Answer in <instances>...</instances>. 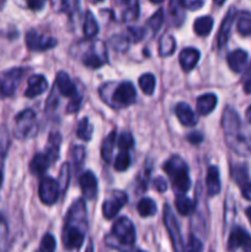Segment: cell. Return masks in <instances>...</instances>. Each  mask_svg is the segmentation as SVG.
Returning <instances> with one entry per match:
<instances>
[{
	"label": "cell",
	"instance_id": "obj_58",
	"mask_svg": "<svg viewBox=\"0 0 251 252\" xmlns=\"http://www.w3.org/2000/svg\"><path fill=\"white\" fill-rule=\"evenodd\" d=\"M149 1L154 2V4H160V2H162V1H164V0H149Z\"/></svg>",
	"mask_w": 251,
	"mask_h": 252
},
{
	"label": "cell",
	"instance_id": "obj_43",
	"mask_svg": "<svg viewBox=\"0 0 251 252\" xmlns=\"http://www.w3.org/2000/svg\"><path fill=\"white\" fill-rule=\"evenodd\" d=\"M71 159H73V162L76 169L81 167L84 160H85V149L81 145H75L71 149Z\"/></svg>",
	"mask_w": 251,
	"mask_h": 252
},
{
	"label": "cell",
	"instance_id": "obj_39",
	"mask_svg": "<svg viewBox=\"0 0 251 252\" xmlns=\"http://www.w3.org/2000/svg\"><path fill=\"white\" fill-rule=\"evenodd\" d=\"M162 22H164V11H162L161 9H159L149 20H148L147 26L148 29H150V31H152L153 33H157L160 30V27H161Z\"/></svg>",
	"mask_w": 251,
	"mask_h": 252
},
{
	"label": "cell",
	"instance_id": "obj_28",
	"mask_svg": "<svg viewBox=\"0 0 251 252\" xmlns=\"http://www.w3.org/2000/svg\"><path fill=\"white\" fill-rule=\"evenodd\" d=\"M10 245L11 241H10L9 226L2 214L0 213V252H9Z\"/></svg>",
	"mask_w": 251,
	"mask_h": 252
},
{
	"label": "cell",
	"instance_id": "obj_33",
	"mask_svg": "<svg viewBox=\"0 0 251 252\" xmlns=\"http://www.w3.org/2000/svg\"><path fill=\"white\" fill-rule=\"evenodd\" d=\"M137 211L140 217L148 218V217H152L157 213V204H155V202L153 201V199L143 198L140 199L139 203H138Z\"/></svg>",
	"mask_w": 251,
	"mask_h": 252
},
{
	"label": "cell",
	"instance_id": "obj_42",
	"mask_svg": "<svg viewBox=\"0 0 251 252\" xmlns=\"http://www.w3.org/2000/svg\"><path fill=\"white\" fill-rule=\"evenodd\" d=\"M117 145L122 152H127V150H129L130 148L134 145V139H133L132 134H130L129 132H123L122 134L118 137Z\"/></svg>",
	"mask_w": 251,
	"mask_h": 252
},
{
	"label": "cell",
	"instance_id": "obj_30",
	"mask_svg": "<svg viewBox=\"0 0 251 252\" xmlns=\"http://www.w3.org/2000/svg\"><path fill=\"white\" fill-rule=\"evenodd\" d=\"M84 34H85L86 38H93L96 34L98 33V25L96 19L94 17L93 12L86 11L85 14V20H84Z\"/></svg>",
	"mask_w": 251,
	"mask_h": 252
},
{
	"label": "cell",
	"instance_id": "obj_37",
	"mask_svg": "<svg viewBox=\"0 0 251 252\" xmlns=\"http://www.w3.org/2000/svg\"><path fill=\"white\" fill-rule=\"evenodd\" d=\"M155 76L153 74H143L139 78V86L142 91L147 95H152L155 90Z\"/></svg>",
	"mask_w": 251,
	"mask_h": 252
},
{
	"label": "cell",
	"instance_id": "obj_1",
	"mask_svg": "<svg viewBox=\"0 0 251 252\" xmlns=\"http://www.w3.org/2000/svg\"><path fill=\"white\" fill-rule=\"evenodd\" d=\"M86 208L83 199L74 202L66 214L65 225L63 229V245L66 250H78L85 240V233L88 229Z\"/></svg>",
	"mask_w": 251,
	"mask_h": 252
},
{
	"label": "cell",
	"instance_id": "obj_26",
	"mask_svg": "<svg viewBox=\"0 0 251 252\" xmlns=\"http://www.w3.org/2000/svg\"><path fill=\"white\" fill-rule=\"evenodd\" d=\"M176 49V41H175L174 36L166 33L160 38L159 41V54L161 57H169Z\"/></svg>",
	"mask_w": 251,
	"mask_h": 252
},
{
	"label": "cell",
	"instance_id": "obj_60",
	"mask_svg": "<svg viewBox=\"0 0 251 252\" xmlns=\"http://www.w3.org/2000/svg\"><path fill=\"white\" fill-rule=\"evenodd\" d=\"M94 2H101V1H103V0H93Z\"/></svg>",
	"mask_w": 251,
	"mask_h": 252
},
{
	"label": "cell",
	"instance_id": "obj_17",
	"mask_svg": "<svg viewBox=\"0 0 251 252\" xmlns=\"http://www.w3.org/2000/svg\"><path fill=\"white\" fill-rule=\"evenodd\" d=\"M47 88H48V83L43 75H32L27 83L25 96L29 98L36 97V96L42 95L47 90Z\"/></svg>",
	"mask_w": 251,
	"mask_h": 252
},
{
	"label": "cell",
	"instance_id": "obj_48",
	"mask_svg": "<svg viewBox=\"0 0 251 252\" xmlns=\"http://www.w3.org/2000/svg\"><path fill=\"white\" fill-rule=\"evenodd\" d=\"M17 5L22 7H29V9L34 10H41L44 5V0H15Z\"/></svg>",
	"mask_w": 251,
	"mask_h": 252
},
{
	"label": "cell",
	"instance_id": "obj_27",
	"mask_svg": "<svg viewBox=\"0 0 251 252\" xmlns=\"http://www.w3.org/2000/svg\"><path fill=\"white\" fill-rule=\"evenodd\" d=\"M52 6L56 11L73 14L79 10V0H52Z\"/></svg>",
	"mask_w": 251,
	"mask_h": 252
},
{
	"label": "cell",
	"instance_id": "obj_51",
	"mask_svg": "<svg viewBox=\"0 0 251 252\" xmlns=\"http://www.w3.org/2000/svg\"><path fill=\"white\" fill-rule=\"evenodd\" d=\"M187 140H188L191 144H199V143L203 140V135L199 132H192L187 135Z\"/></svg>",
	"mask_w": 251,
	"mask_h": 252
},
{
	"label": "cell",
	"instance_id": "obj_24",
	"mask_svg": "<svg viewBox=\"0 0 251 252\" xmlns=\"http://www.w3.org/2000/svg\"><path fill=\"white\" fill-rule=\"evenodd\" d=\"M61 143H62L61 134H59L58 132L51 133L48 143H47V152H46V155L48 157V159L51 160V162H54L57 159H58Z\"/></svg>",
	"mask_w": 251,
	"mask_h": 252
},
{
	"label": "cell",
	"instance_id": "obj_31",
	"mask_svg": "<svg viewBox=\"0 0 251 252\" xmlns=\"http://www.w3.org/2000/svg\"><path fill=\"white\" fill-rule=\"evenodd\" d=\"M175 206H176L177 212L181 216H189L194 209V203L186 197L185 194H177L176 201H175Z\"/></svg>",
	"mask_w": 251,
	"mask_h": 252
},
{
	"label": "cell",
	"instance_id": "obj_19",
	"mask_svg": "<svg viewBox=\"0 0 251 252\" xmlns=\"http://www.w3.org/2000/svg\"><path fill=\"white\" fill-rule=\"evenodd\" d=\"M228 65L235 73H241L248 63V53L243 49H235L228 54Z\"/></svg>",
	"mask_w": 251,
	"mask_h": 252
},
{
	"label": "cell",
	"instance_id": "obj_54",
	"mask_svg": "<svg viewBox=\"0 0 251 252\" xmlns=\"http://www.w3.org/2000/svg\"><path fill=\"white\" fill-rule=\"evenodd\" d=\"M246 120L249 121V123H251V106L246 110Z\"/></svg>",
	"mask_w": 251,
	"mask_h": 252
},
{
	"label": "cell",
	"instance_id": "obj_10",
	"mask_svg": "<svg viewBox=\"0 0 251 252\" xmlns=\"http://www.w3.org/2000/svg\"><path fill=\"white\" fill-rule=\"evenodd\" d=\"M25 41H26V46L29 47V49L38 52L53 48L58 43L56 38H53L51 36H47V34L39 33L36 30H30V31H27Z\"/></svg>",
	"mask_w": 251,
	"mask_h": 252
},
{
	"label": "cell",
	"instance_id": "obj_34",
	"mask_svg": "<svg viewBox=\"0 0 251 252\" xmlns=\"http://www.w3.org/2000/svg\"><path fill=\"white\" fill-rule=\"evenodd\" d=\"M231 177H233L234 181H235L240 187L244 186L245 184H248L249 174L245 165H233V166H231Z\"/></svg>",
	"mask_w": 251,
	"mask_h": 252
},
{
	"label": "cell",
	"instance_id": "obj_56",
	"mask_svg": "<svg viewBox=\"0 0 251 252\" xmlns=\"http://www.w3.org/2000/svg\"><path fill=\"white\" fill-rule=\"evenodd\" d=\"M86 252H94V248H93V244H89L88 249H86Z\"/></svg>",
	"mask_w": 251,
	"mask_h": 252
},
{
	"label": "cell",
	"instance_id": "obj_16",
	"mask_svg": "<svg viewBox=\"0 0 251 252\" xmlns=\"http://www.w3.org/2000/svg\"><path fill=\"white\" fill-rule=\"evenodd\" d=\"M56 85L57 88H58L59 93L63 96H66V97L70 98L79 96L75 85H74V83L71 81V79L69 78V75L65 71H59V73L57 74Z\"/></svg>",
	"mask_w": 251,
	"mask_h": 252
},
{
	"label": "cell",
	"instance_id": "obj_44",
	"mask_svg": "<svg viewBox=\"0 0 251 252\" xmlns=\"http://www.w3.org/2000/svg\"><path fill=\"white\" fill-rule=\"evenodd\" d=\"M56 239L51 234H46L43 236L41 241V245H39V251L41 252H54L56 251Z\"/></svg>",
	"mask_w": 251,
	"mask_h": 252
},
{
	"label": "cell",
	"instance_id": "obj_20",
	"mask_svg": "<svg viewBox=\"0 0 251 252\" xmlns=\"http://www.w3.org/2000/svg\"><path fill=\"white\" fill-rule=\"evenodd\" d=\"M179 61L180 65H181V68L184 69L185 71L192 70L199 61V52L197 51L196 48H192V47L185 48L184 51L180 53Z\"/></svg>",
	"mask_w": 251,
	"mask_h": 252
},
{
	"label": "cell",
	"instance_id": "obj_25",
	"mask_svg": "<svg viewBox=\"0 0 251 252\" xmlns=\"http://www.w3.org/2000/svg\"><path fill=\"white\" fill-rule=\"evenodd\" d=\"M213 29V19L211 16H201L194 21L193 30L198 36H208Z\"/></svg>",
	"mask_w": 251,
	"mask_h": 252
},
{
	"label": "cell",
	"instance_id": "obj_14",
	"mask_svg": "<svg viewBox=\"0 0 251 252\" xmlns=\"http://www.w3.org/2000/svg\"><path fill=\"white\" fill-rule=\"evenodd\" d=\"M79 185H80L81 192L86 199H94L97 193V180L91 171H85L79 177Z\"/></svg>",
	"mask_w": 251,
	"mask_h": 252
},
{
	"label": "cell",
	"instance_id": "obj_5",
	"mask_svg": "<svg viewBox=\"0 0 251 252\" xmlns=\"http://www.w3.org/2000/svg\"><path fill=\"white\" fill-rule=\"evenodd\" d=\"M36 115L32 110L21 111L17 113L14 122V137L20 140H25L31 138L36 133Z\"/></svg>",
	"mask_w": 251,
	"mask_h": 252
},
{
	"label": "cell",
	"instance_id": "obj_49",
	"mask_svg": "<svg viewBox=\"0 0 251 252\" xmlns=\"http://www.w3.org/2000/svg\"><path fill=\"white\" fill-rule=\"evenodd\" d=\"M80 101H81V96H76V97L71 98L70 102L68 103L66 106V112L68 113H74L79 110V106H80Z\"/></svg>",
	"mask_w": 251,
	"mask_h": 252
},
{
	"label": "cell",
	"instance_id": "obj_57",
	"mask_svg": "<svg viewBox=\"0 0 251 252\" xmlns=\"http://www.w3.org/2000/svg\"><path fill=\"white\" fill-rule=\"evenodd\" d=\"M2 180H4V177H2V171H1V167H0V189H1Z\"/></svg>",
	"mask_w": 251,
	"mask_h": 252
},
{
	"label": "cell",
	"instance_id": "obj_6",
	"mask_svg": "<svg viewBox=\"0 0 251 252\" xmlns=\"http://www.w3.org/2000/svg\"><path fill=\"white\" fill-rule=\"evenodd\" d=\"M25 73V68H11L0 74V98L11 97L14 95Z\"/></svg>",
	"mask_w": 251,
	"mask_h": 252
},
{
	"label": "cell",
	"instance_id": "obj_29",
	"mask_svg": "<svg viewBox=\"0 0 251 252\" xmlns=\"http://www.w3.org/2000/svg\"><path fill=\"white\" fill-rule=\"evenodd\" d=\"M116 130H112L107 137L105 138V140L102 142V147H101V157L105 160L106 162H110L111 158H112L113 153V147H115L116 143Z\"/></svg>",
	"mask_w": 251,
	"mask_h": 252
},
{
	"label": "cell",
	"instance_id": "obj_47",
	"mask_svg": "<svg viewBox=\"0 0 251 252\" xmlns=\"http://www.w3.org/2000/svg\"><path fill=\"white\" fill-rule=\"evenodd\" d=\"M186 252H203V244L198 238L191 235L188 238V241H187Z\"/></svg>",
	"mask_w": 251,
	"mask_h": 252
},
{
	"label": "cell",
	"instance_id": "obj_41",
	"mask_svg": "<svg viewBox=\"0 0 251 252\" xmlns=\"http://www.w3.org/2000/svg\"><path fill=\"white\" fill-rule=\"evenodd\" d=\"M130 165V158L127 152H121L116 157L115 160V170L117 171H126Z\"/></svg>",
	"mask_w": 251,
	"mask_h": 252
},
{
	"label": "cell",
	"instance_id": "obj_53",
	"mask_svg": "<svg viewBox=\"0 0 251 252\" xmlns=\"http://www.w3.org/2000/svg\"><path fill=\"white\" fill-rule=\"evenodd\" d=\"M244 90L246 94H251V76H249L244 83Z\"/></svg>",
	"mask_w": 251,
	"mask_h": 252
},
{
	"label": "cell",
	"instance_id": "obj_40",
	"mask_svg": "<svg viewBox=\"0 0 251 252\" xmlns=\"http://www.w3.org/2000/svg\"><path fill=\"white\" fill-rule=\"evenodd\" d=\"M69 179H70V167H69V164H63L62 165L61 172H59V180H58V185H59V189L62 191V193L66 191L69 185Z\"/></svg>",
	"mask_w": 251,
	"mask_h": 252
},
{
	"label": "cell",
	"instance_id": "obj_3",
	"mask_svg": "<svg viewBox=\"0 0 251 252\" xmlns=\"http://www.w3.org/2000/svg\"><path fill=\"white\" fill-rule=\"evenodd\" d=\"M106 243L111 248H116L121 251H127L132 248L135 243V229L132 221L126 217L118 218L113 224Z\"/></svg>",
	"mask_w": 251,
	"mask_h": 252
},
{
	"label": "cell",
	"instance_id": "obj_7",
	"mask_svg": "<svg viewBox=\"0 0 251 252\" xmlns=\"http://www.w3.org/2000/svg\"><path fill=\"white\" fill-rule=\"evenodd\" d=\"M88 51L81 58L84 65L91 69H97L107 62V51L102 41H95L88 44Z\"/></svg>",
	"mask_w": 251,
	"mask_h": 252
},
{
	"label": "cell",
	"instance_id": "obj_50",
	"mask_svg": "<svg viewBox=\"0 0 251 252\" xmlns=\"http://www.w3.org/2000/svg\"><path fill=\"white\" fill-rule=\"evenodd\" d=\"M154 189L159 192H165L167 189V184L162 177H157L154 180Z\"/></svg>",
	"mask_w": 251,
	"mask_h": 252
},
{
	"label": "cell",
	"instance_id": "obj_8",
	"mask_svg": "<svg viewBox=\"0 0 251 252\" xmlns=\"http://www.w3.org/2000/svg\"><path fill=\"white\" fill-rule=\"evenodd\" d=\"M162 218H164L165 228H166L170 239H171L175 252H184L185 245L184 240H182L181 231H180L179 228V224H177L176 218H175L174 212H172V209L167 204H165L164 207V216H162Z\"/></svg>",
	"mask_w": 251,
	"mask_h": 252
},
{
	"label": "cell",
	"instance_id": "obj_2",
	"mask_svg": "<svg viewBox=\"0 0 251 252\" xmlns=\"http://www.w3.org/2000/svg\"><path fill=\"white\" fill-rule=\"evenodd\" d=\"M221 127L224 130L225 143L234 153L243 157L251 155V138L241 132V122L239 115L231 107H226L221 117Z\"/></svg>",
	"mask_w": 251,
	"mask_h": 252
},
{
	"label": "cell",
	"instance_id": "obj_4",
	"mask_svg": "<svg viewBox=\"0 0 251 252\" xmlns=\"http://www.w3.org/2000/svg\"><path fill=\"white\" fill-rule=\"evenodd\" d=\"M164 171L169 175L174 189L179 194L186 193L191 187V180L188 175V167L186 162L177 155L170 158L164 164Z\"/></svg>",
	"mask_w": 251,
	"mask_h": 252
},
{
	"label": "cell",
	"instance_id": "obj_46",
	"mask_svg": "<svg viewBox=\"0 0 251 252\" xmlns=\"http://www.w3.org/2000/svg\"><path fill=\"white\" fill-rule=\"evenodd\" d=\"M126 36L128 37L129 42H139L144 38L145 29H143V27H128V32Z\"/></svg>",
	"mask_w": 251,
	"mask_h": 252
},
{
	"label": "cell",
	"instance_id": "obj_59",
	"mask_svg": "<svg viewBox=\"0 0 251 252\" xmlns=\"http://www.w3.org/2000/svg\"><path fill=\"white\" fill-rule=\"evenodd\" d=\"M214 1H216L218 5H221L224 1H225V0H214Z\"/></svg>",
	"mask_w": 251,
	"mask_h": 252
},
{
	"label": "cell",
	"instance_id": "obj_11",
	"mask_svg": "<svg viewBox=\"0 0 251 252\" xmlns=\"http://www.w3.org/2000/svg\"><path fill=\"white\" fill-rule=\"evenodd\" d=\"M38 196L42 203L47 206H52L58 201L59 197V185L56 180L51 177H44L41 180L38 187Z\"/></svg>",
	"mask_w": 251,
	"mask_h": 252
},
{
	"label": "cell",
	"instance_id": "obj_52",
	"mask_svg": "<svg viewBox=\"0 0 251 252\" xmlns=\"http://www.w3.org/2000/svg\"><path fill=\"white\" fill-rule=\"evenodd\" d=\"M241 194L245 199L251 201V182H248L244 186H241Z\"/></svg>",
	"mask_w": 251,
	"mask_h": 252
},
{
	"label": "cell",
	"instance_id": "obj_45",
	"mask_svg": "<svg viewBox=\"0 0 251 252\" xmlns=\"http://www.w3.org/2000/svg\"><path fill=\"white\" fill-rule=\"evenodd\" d=\"M111 44L117 51H126L128 48V44H129V39L126 34H116L111 38Z\"/></svg>",
	"mask_w": 251,
	"mask_h": 252
},
{
	"label": "cell",
	"instance_id": "obj_38",
	"mask_svg": "<svg viewBox=\"0 0 251 252\" xmlns=\"http://www.w3.org/2000/svg\"><path fill=\"white\" fill-rule=\"evenodd\" d=\"M10 143H11V139H10L9 129L5 126H0V161L6 155L10 147Z\"/></svg>",
	"mask_w": 251,
	"mask_h": 252
},
{
	"label": "cell",
	"instance_id": "obj_22",
	"mask_svg": "<svg viewBox=\"0 0 251 252\" xmlns=\"http://www.w3.org/2000/svg\"><path fill=\"white\" fill-rule=\"evenodd\" d=\"M196 106L199 115H209L217 106V96L214 94H204L197 98Z\"/></svg>",
	"mask_w": 251,
	"mask_h": 252
},
{
	"label": "cell",
	"instance_id": "obj_18",
	"mask_svg": "<svg viewBox=\"0 0 251 252\" xmlns=\"http://www.w3.org/2000/svg\"><path fill=\"white\" fill-rule=\"evenodd\" d=\"M175 113L181 125H184L185 127H194L198 122L192 108L185 102H180L175 106Z\"/></svg>",
	"mask_w": 251,
	"mask_h": 252
},
{
	"label": "cell",
	"instance_id": "obj_15",
	"mask_svg": "<svg viewBox=\"0 0 251 252\" xmlns=\"http://www.w3.org/2000/svg\"><path fill=\"white\" fill-rule=\"evenodd\" d=\"M236 16V10L235 7H230L229 11L226 12L225 17H224L223 22L220 25V29H219L218 36H217V42H218V47L221 48L226 44L229 39V34H230V30L231 26H233L234 19Z\"/></svg>",
	"mask_w": 251,
	"mask_h": 252
},
{
	"label": "cell",
	"instance_id": "obj_9",
	"mask_svg": "<svg viewBox=\"0 0 251 252\" xmlns=\"http://www.w3.org/2000/svg\"><path fill=\"white\" fill-rule=\"evenodd\" d=\"M128 201V197L125 192L122 191H112L105 199L102 204V214L106 219L115 218L118 212L123 208Z\"/></svg>",
	"mask_w": 251,
	"mask_h": 252
},
{
	"label": "cell",
	"instance_id": "obj_12",
	"mask_svg": "<svg viewBox=\"0 0 251 252\" xmlns=\"http://www.w3.org/2000/svg\"><path fill=\"white\" fill-rule=\"evenodd\" d=\"M243 249L244 252H251V236L243 228H234L229 235L228 250L230 252Z\"/></svg>",
	"mask_w": 251,
	"mask_h": 252
},
{
	"label": "cell",
	"instance_id": "obj_36",
	"mask_svg": "<svg viewBox=\"0 0 251 252\" xmlns=\"http://www.w3.org/2000/svg\"><path fill=\"white\" fill-rule=\"evenodd\" d=\"M93 132L94 127L91 126L88 117H84L83 120L79 121L78 127H76V135H78V138H80L83 140H90Z\"/></svg>",
	"mask_w": 251,
	"mask_h": 252
},
{
	"label": "cell",
	"instance_id": "obj_13",
	"mask_svg": "<svg viewBox=\"0 0 251 252\" xmlns=\"http://www.w3.org/2000/svg\"><path fill=\"white\" fill-rule=\"evenodd\" d=\"M137 97V93L129 81H123L113 91V101L117 106H129L132 105Z\"/></svg>",
	"mask_w": 251,
	"mask_h": 252
},
{
	"label": "cell",
	"instance_id": "obj_21",
	"mask_svg": "<svg viewBox=\"0 0 251 252\" xmlns=\"http://www.w3.org/2000/svg\"><path fill=\"white\" fill-rule=\"evenodd\" d=\"M207 193L213 197L220 192V179H219V170L217 166H209L206 177Z\"/></svg>",
	"mask_w": 251,
	"mask_h": 252
},
{
	"label": "cell",
	"instance_id": "obj_23",
	"mask_svg": "<svg viewBox=\"0 0 251 252\" xmlns=\"http://www.w3.org/2000/svg\"><path fill=\"white\" fill-rule=\"evenodd\" d=\"M51 164V160L48 159L46 154H36L30 162V170H31L32 174L39 176V175L46 172V170L48 169Z\"/></svg>",
	"mask_w": 251,
	"mask_h": 252
},
{
	"label": "cell",
	"instance_id": "obj_55",
	"mask_svg": "<svg viewBox=\"0 0 251 252\" xmlns=\"http://www.w3.org/2000/svg\"><path fill=\"white\" fill-rule=\"evenodd\" d=\"M245 213H246V217H248L249 221H250V224H251V207H249V208L246 209Z\"/></svg>",
	"mask_w": 251,
	"mask_h": 252
},
{
	"label": "cell",
	"instance_id": "obj_35",
	"mask_svg": "<svg viewBox=\"0 0 251 252\" xmlns=\"http://www.w3.org/2000/svg\"><path fill=\"white\" fill-rule=\"evenodd\" d=\"M238 32L241 36L251 34V12H240L238 17Z\"/></svg>",
	"mask_w": 251,
	"mask_h": 252
},
{
	"label": "cell",
	"instance_id": "obj_32",
	"mask_svg": "<svg viewBox=\"0 0 251 252\" xmlns=\"http://www.w3.org/2000/svg\"><path fill=\"white\" fill-rule=\"evenodd\" d=\"M121 4L125 5L126 10L123 12V20L125 21H133L138 17L139 14V5L138 0H120Z\"/></svg>",
	"mask_w": 251,
	"mask_h": 252
}]
</instances>
